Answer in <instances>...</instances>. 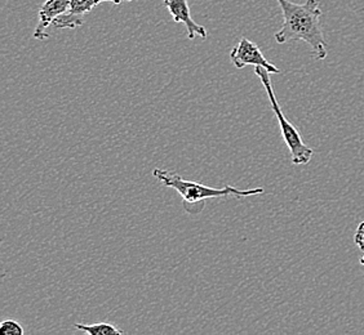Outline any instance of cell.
<instances>
[{
  "instance_id": "5",
  "label": "cell",
  "mask_w": 364,
  "mask_h": 335,
  "mask_svg": "<svg viewBox=\"0 0 364 335\" xmlns=\"http://www.w3.org/2000/svg\"><path fill=\"white\" fill-rule=\"evenodd\" d=\"M124 1L132 0H71L70 9L66 13L60 16L56 21L53 22V28H77L85 25V14L92 12L95 8L101 3H114L122 4Z\"/></svg>"
},
{
  "instance_id": "7",
  "label": "cell",
  "mask_w": 364,
  "mask_h": 335,
  "mask_svg": "<svg viewBox=\"0 0 364 335\" xmlns=\"http://www.w3.org/2000/svg\"><path fill=\"white\" fill-rule=\"evenodd\" d=\"M163 4L168 9L175 23L182 22L186 26L189 39H194L196 36L207 39V30L202 25L196 23L191 17L188 0H163Z\"/></svg>"
},
{
  "instance_id": "2",
  "label": "cell",
  "mask_w": 364,
  "mask_h": 335,
  "mask_svg": "<svg viewBox=\"0 0 364 335\" xmlns=\"http://www.w3.org/2000/svg\"><path fill=\"white\" fill-rule=\"evenodd\" d=\"M153 175L163 186L173 189L182 197V205L189 214H199L205 207V200L210 199H221V197H248V196L259 195L264 189L239 190L232 186H225L223 189H216L205 186L198 182L188 181L177 173L169 170L155 168Z\"/></svg>"
},
{
  "instance_id": "9",
  "label": "cell",
  "mask_w": 364,
  "mask_h": 335,
  "mask_svg": "<svg viewBox=\"0 0 364 335\" xmlns=\"http://www.w3.org/2000/svg\"><path fill=\"white\" fill-rule=\"evenodd\" d=\"M0 331L4 335H23L25 330L20 322L14 320H6L0 324Z\"/></svg>"
},
{
  "instance_id": "4",
  "label": "cell",
  "mask_w": 364,
  "mask_h": 335,
  "mask_svg": "<svg viewBox=\"0 0 364 335\" xmlns=\"http://www.w3.org/2000/svg\"><path fill=\"white\" fill-rule=\"evenodd\" d=\"M230 61L237 69H245V66L252 65L255 67L259 66V67L267 69L270 74L280 72L275 65L267 61V57L264 56L259 45L245 38H242L240 42L231 49Z\"/></svg>"
},
{
  "instance_id": "10",
  "label": "cell",
  "mask_w": 364,
  "mask_h": 335,
  "mask_svg": "<svg viewBox=\"0 0 364 335\" xmlns=\"http://www.w3.org/2000/svg\"><path fill=\"white\" fill-rule=\"evenodd\" d=\"M354 241H355V244L359 248V251H362L360 265H364V221L358 226L357 232L354 235Z\"/></svg>"
},
{
  "instance_id": "1",
  "label": "cell",
  "mask_w": 364,
  "mask_h": 335,
  "mask_svg": "<svg viewBox=\"0 0 364 335\" xmlns=\"http://www.w3.org/2000/svg\"><path fill=\"white\" fill-rule=\"evenodd\" d=\"M283 13V26L275 34L278 44L302 40L308 43L316 60L327 57V42L323 35L321 17L322 9L318 0H306L304 4L289 0H277Z\"/></svg>"
},
{
  "instance_id": "6",
  "label": "cell",
  "mask_w": 364,
  "mask_h": 335,
  "mask_svg": "<svg viewBox=\"0 0 364 335\" xmlns=\"http://www.w3.org/2000/svg\"><path fill=\"white\" fill-rule=\"evenodd\" d=\"M71 0H47L39 9V21L34 31V38L38 40L48 39L47 28L53 25L60 16L70 9Z\"/></svg>"
},
{
  "instance_id": "3",
  "label": "cell",
  "mask_w": 364,
  "mask_h": 335,
  "mask_svg": "<svg viewBox=\"0 0 364 335\" xmlns=\"http://www.w3.org/2000/svg\"><path fill=\"white\" fill-rule=\"evenodd\" d=\"M255 74L259 77L261 83L264 85L265 91H267V98L270 101V105L273 109L274 114L279 123L280 133L282 137L287 145L288 150L291 153V159L294 165H306L311 160L314 151L302 141L301 134L297 131V128L284 116V114L280 109L279 102L275 97L274 93L273 84L270 79V72L264 69V67H255Z\"/></svg>"
},
{
  "instance_id": "8",
  "label": "cell",
  "mask_w": 364,
  "mask_h": 335,
  "mask_svg": "<svg viewBox=\"0 0 364 335\" xmlns=\"http://www.w3.org/2000/svg\"><path fill=\"white\" fill-rule=\"evenodd\" d=\"M74 328L90 335H122L123 331L109 322L98 324H74Z\"/></svg>"
}]
</instances>
